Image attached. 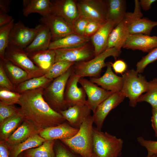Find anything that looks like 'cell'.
Here are the masks:
<instances>
[{"label":"cell","mask_w":157,"mask_h":157,"mask_svg":"<svg viewBox=\"0 0 157 157\" xmlns=\"http://www.w3.org/2000/svg\"><path fill=\"white\" fill-rule=\"evenodd\" d=\"M79 129L64 122L56 126L49 127L40 132L39 134L46 140L67 139L74 135Z\"/></svg>","instance_id":"19"},{"label":"cell","mask_w":157,"mask_h":157,"mask_svg":"<svg viewBox=\"0 0 157 157\" xmlns=\"http://www.w3.org/2000/svg\"><path fill=\"white\" fill-rule=\"evenodd\" d=\"M108 20L112 21L115 27L124 19L126 13V1L124 0H105Z\"/></svg>","instance_id":"25"},{"label":"cell","mask_w":157,"mask_h":157,"mask_svg":"<svg viewBox=\"0 0 157 157\" xmlns=\"http://www.w3.org/2000/svg\"><path fill=\"white\" fill-rule=\"evenodd\" d=\"M39 22L46 25L48 28L51 36V41L76 33L72 25L62 18L51 14L42 17Z\"/></svg>","instance_id":"12"},{"label":"cell","mask_w":157,"mask_h":157,"mask_svg":"<svg viewBox=\"0 0 157 157\" xmlns=\"http://www.w3.org/2000/svg\"><path fill=\"white\" fill-rule=\"evenodd\" d=\"M79 15L89 20L105 24L108 21L105 0L76 1Z\"/></svg>","instance_id":"9"},{"label":"cell","mask_w":157,"mask_h":157,"mask_svg":"<svg viewBox=\"0 0 157 157\" xmlns=\"http://www.w3.org/2000/svg\"><path fill=\"white\" fill-rule=\"evenodd\" d=\"M130 34L124 19L112 30L108 39L106 49L115 48L121 52Z\"/></svg>","instance_id":"23"},{"label":"cell","mask_w":157,"mask_h":157,"mask_svg":"<svg viewBox=\"0 0 157 157\" xmlns=\"http://www.w3.org/2000/svg\"><path fill=\"white\" fill-rule=\"evenodd\" d=\"M51 14L60 17L73 26L75 20L79 16L76 1H51Z\"/></svg>","instance_id":"16"},{"label":"cell","mask_w":157,"mask_h":157,"mask_svg":"<svg viewBox=\"0 0 157 157\" xmlns=\"http://www.w3.org/2000/svg\"><path fill=\"white\" fill-rule=\"evenodd\" d=\"M23 119L21 115L18 113L10 117L0 124V138L6 141L17 129L18 125Z\"/></svg>","instance_id":"33"},{"label":"cell","mask_w":157,"mask_h":157,"mask_svg":"<svg viewBox=\"0 0 157 157\" xmlns=\"http://www.w3.org/2000/svg\"><path fill=\"white\" fill-rule=\"evenodd\" d=\"M55 140H46L38 147L24 151L23 157H55Z\"/></svg>","instance_id":"32"},{"label":"cell","mask_w":157,"mask_h":157,"mask_svg":"<svg viewBox=\"0 0 157 157\" xmlns=\"http://www.w3.org/2000/svg\"><path fill=\"white\" fill-rule=\"evenodd\" d=\"M53 79L47 78L45 75L35 77L25 81L15 86V92L20 94L39 88H44Z\"/></svg>","instance_id":"31"},{"label":"cell","mask_w":157,"mask_h":157,"mask_svg":"<svg viewBox=\"0 0 157 157\" xmlns=\"http://www.w3.org/2000/svg\"><path fill=\"white\" fill-rule=\"evenodd\" d=\"M110 63L115 73L122 75L126 71L127 65L123 60H116L113 63Z\"/></svg>","instance_id":"45"},{"label":"cell","mask_w":157,"mask_h":157,"mask_svg":"<svg viewBox=\"0 0 157 157\" xmlns=\"http://www.w3.org/2000/svg\"><path fill=\"white\" fill-rule=\"evenodd\" d=\"M93 123L90 115L83 122L74 135L60 140L82 157H91L93 153Z\"/></svg>","instance_id":"3"},{"label":"cell","mask_w":157,"mask_h":157,"mask_svg":"<svg viewBox=\"0 0 157 157\" xmlns=\"http://www.w3.org/2000/svg\"><path fill=\"white\" fill-rule=\"evenodd\" d=\"M120 53L115 48L107 49L90 60L76 63L73 66V72L80 78L97 77L102 69L107 66L105 63L106 59L110 56L116 58Z\"/></svg>","instance_id":"5"},{"label":"cell","mask_w":157,"mask_h":157,"mask_svg":"<svg viewBox=\"0 0 157 157\" xmlns=\"http://www.w3.org/2000/svg\"><path fill=\"white\" fill-rule=\"evenodd\" d=\"M0 157H10L8 146L2 141L0 142Z\"/></svg>","instance_id":"50"},{"label":"cell","mask_w":157,"mask_h":157,"mask_svg":"<svg viewBox=\"0 0 157 157\" xmlns=\"http://www.w3.org/2000/svg\"><path fill=\"white\" fill-rule=\"evenodd\" d=\"M141 9L139 1L135 0L133 12H126L124 20L130 34L142 33L150 35L153 28L157 26V21L142 18Z\"/></svg>","instance_id":"8"},{"label":"cell","mask_w":157,"mask_h":157,"mask_svg":"<svg viewBox=\"0 0 157 157\" xmlns=\"http://www.w3.org/2000/svg\"><path fill=\"white\" fill-rule=\"evenodd\" d=\"M0 62L7 76L15 87L30 79L28 74L26 71L6 58L0 59Z\"/></svg>","instance_id":"29"},{"label":"cell","mask_w":157,"mask_h":157,"mask_svg":"<svg viewBox=\"0 0 157 157\" xmlns=\"http://www.w3.org/2000/svg\"><path fill=\"white\" fill-rule=\"evenodd\" d=\"M27 55L37 66L46 73L55 63V53L54 50H40Z\"/></svg>","instance_id":"27"},{"label":"cell","mask_w":157,"mask_h":157,"mask_svg":"<svg viewBox=\"0 0 157 157\" xmlns=\"http://www.w3.org/2000/svg\"><path fill=\"white\" fill-rule=\"evenodd\" d=\"M32 124L25 121L5 141L8 147L18 144L26 140L32 135L39 133Z\"/></svg>","instance_id":"28"},{"label":"cell","mask_w":157,"mask_h":157,"mask_svg":"<svg viewBox=\"0 0 157 157\" xmlns=\"http://www.w3.org/2000/svg\"><path fill=\"white\" fill-rule=\"evenodd\" d=\"M104 24L90 20L86 26L84 35L90 38Z\"/></svg>","instance_id":"43"},{"label":"cell","mask_w":157,"mask_h":157,"mask_svg":"<svg viewBox=\"0 0 157 157\" xmlns=\"http://www.w3.org/2000/svg\"><path fill=\"white\" fill-rule=\"evenodd\" d=\"M13 19L11 16L0 10V27L8 24Z\"/></svg>","instance_id":"46"},{"label":"cell","mask_w":157,"mask_h":157,"mask_svg":"<svg viewBox=\"0 0 157 157\" xmlns=\"http://www.w3.org/2000/svg\"><path fill=\"white\" fill-rule=\"evenodd\" d=\"M123 142L122 139L93 127V151L98 157H118Z\"/></svg>","instance_id":"4"},{"label":"cell","mask_w":157,"mask_h":157,"mask_svg":"<svg viewBox=\"0 0 157 157\" xmlns=\"http://www.w3.org/2000/svg\"><path fill=\"white\" fill-rule=\"evenodd\" d=\"M38 30L35 37L24 51L28 54L32 52L49 49L51 42V36L50 31L46 25L40 24L35 27Z\"/></svg>","instance_id":"21"},{"label":"cell","mask_w":157,"mask_h":157,"mask_svg":"<svg viewBox=\"0 0 157 157\" xmlns=\"http://www.w3.org/2000/svg\"><path fill=\"white\" fill-rule=\"evenodd\" d=\"M143 101L150 104L152 108H157V83L138 99V102Z\"/></svg>","instance_id":"38"},{"label":"cell","mask_w":157,"mask_h":157,"mask_svg":"<svg viewBox=\"0 0 157 157\" xmlns=\"http://www.w3.org/2000/svg\"><path fill=\"white\" fill-rule=\"evenodd\" d=\"M4 58L26 71L30 79L44 75L46 73L34 63L24 49L12 45H8Z\"/></svg>","instance_id":"7"},{"label":"cell","mask_w":157,"mask_h":157,"mask_svg":"<svg viewBox=\"0 0 157 157\" xmlns=\"http://www.w3.org/2000/svg\"><path fill=\"white\" fill-rule=\"evenodd\" d=\"M155 157H157V153L155 154Z\"/></svg>","instance_id":"53"},{"label":"cell","mask_w":157,"mask_h":157,"mask_svg":"<svg viewBox=\"0 0 157 157\" xmlns=\"http://www.w3.org/2000/svg\"><path fill=\"white\" fill-rule=\"evenodd\" d=\"M157 47V36H150L142 33L130 34L123 48L149 52Z\"/></svg>","instance_id":"18"},{"label":"cell","mask_w":157,"mask_h":157,"mask_svg":"<svg viewBox=\"0 0 157 157\" xmlns=\"http://www.w3.org/2000/svg\"><path fill=\"white\" fill-rule=\"evenodd\" d=\"M125 97L121 91L115 92L98 105L92 116L97 129L101 130L104 120L109 113L122 102Z\"/></svg>","instance_id":"14"},{"label":"cell","mask_w":157,"mask_h":157,"mask_svg":"<svg viewBox=\"0 0 157 157\" xmlns=\"http://www.w3.org/2000/svg\"><path fill=\"white\" fill-rule=\"evenodd\" d=\"M90 40V38L74 33L61 39L51 41L48 49L55 50L79 47L88 43Z\"/></svg>","instance_id":"24"},{"label":"cell","mask_w":157,"mask_h":157,"mask_svg":"<svg viewBox=\"0 0 157 157\" xmlns=\"http://www.w3.org/2000/svg\"><path fill=\"white\" fill-rule=\"evenodd\" d=\"M157 60V47L149 52L143 57L136 64V71L139 73L143 72L145 68L149 64Z\"/></svg>","instance_id":"37"},{"label":"cell","mask_w":157,"mask_h":157,"mask_svg":"<svg viewBox=\"0 0 157 157\" xmlns=\"http://www.w3.org/2000/svg\"><path fill=\"white\" fill-rule=\"evenodd\" d=\"M106 70L99 77H91L90 80L103 88L113 92L120 91L123 87V79L115 74L110 62L107 63Z\"/></svg>","instance_id":"17"},{"label":"cell","mask_w":157,"mask_h":157,"mask_svg":"<svg viewBox=\"0 0 157 157\" xmlns=\"http://www.w3.org/2000/svg\"><path fill=\"white\" fill-rule=\"evenodd\" d=\"M78 83L84 90L87 97L85 105L93 113L99 104L114 93L99 87L84 78H80Z\"/></svg>","instance_id":"11"},{"label":"cell","mask_w":157,"mask_h":157,"mask_svg":"<svg viewBox=\"0 0 157 157\" xmlns=\"http://www.w3.org/2000/svg\"><path fill=\"white\" fill-rule=\"evenodd\" d=\"M73 66L63 74L53 79L43 90L44 98L49 102L53 109L58 112L68 108L64 94L67 82L73 71Z\"/></svg>","instance_id":"6"},{"label":"cell","mask_w":157,"mask_h":157,"mask_svg":"<svg viewBox=\"0 0 157 157\" xmlns=\"http://www.w3.org/2000/svg\"><path fill=\"white\" fill-rule=\"evenodd\" d=\"M11 1L10 0H0V10L7 13H9Z\"/></svg>","instance_id":"49"},{"label":"cell","mask_w":157,"mask_h":157,"mask_svg":"<svg viewBox=\"0 0 157 157\" xmlns=\"http://www.w3.org/2000/svg\"><path fill=\"white\" fill-rule=\"evenodd\" d=\"M18 113V109L13 105H8L0 102V124Z\"/></svg>","instance_id":"39"},{"label":"cell","mask_w":157,"mask_h":157,"mask_svg":"<svg viewBox=\"0 0 157 157\" xmlns=\"http://www.w3.org/2000/svg\"><path fill=\"white\" fill-rule=\"evenodd\" d=\"M89 21L87 19L79 15L73 24L75 33L80 35H84L86 26Z\"/></svg>","instance_id":"42"},{"label":"cell","mask_w":157,"mask_h":157,"mask_svg":"<svg viewBox=\"0 0 157 157\" xmlns=\"http://www.w3.org/2000/svg\"><path fill=\"white\" fill-rule=\"evenodd\" d=\"M147 157H155V154L150 156H147Z\"/></svg>","instance_id":"52"},{"label":"cell","mask_w":157,"mask_h":157,"mask_svg":"<svg viewBox=\"0 0 157 157\" xmlns=\"http://www.w3.org/2000/svg\"><path fill=\"white\" fill-rule=\"evenodd\" d=\"M114 27L115 25L113 22L108 20L90 37V40L94 49L95 56L106 49L109 36Z\"/></svg>","instance_id":"22"},{"label":"cell","mask_w":157,"mask_h":157,"mask_svg":"<svg viewBox=\"0 0 157 157\" xmlns=\"http://www.w3.org/2000/svg\"><path fill=\"white\" fill-rule=\"evenodd\" d=\"M38 32L37 28H30L21 21L14 23L12 29L9 44L24 49L33 41Z\"/></svg>","instance_id":"13"},{"label":"cell","mask_w":157,"mask_h":157,"mask_svg":"<svg viewBox=\"0 0 157 157\" xmlns=\"http://www.w3.org/2000/svg\"><path fill=\"white\" fill-rule=\"evenodd\" d=\"M54 50L55 62L64 60L76 63L88 61L93 56H95L94 48L89 43L79 47Z\"/></svg>","instance_id":"10"},{"label":"cell","mask_w":157,"mask_h":157,"mask_svg":"<svg viewBox=\"0 0 157 157\" xmlns=\"http://www.w3.org/2000/svg\"><path fill=\"white\" fill-rule=\"evenodd\" d=\"M0 88L15 91V87L7 76L2 63L0 62Z\"/></svg>","instance_id":"41"},{"label":"cell","mask_w":157,"mask_h":157,"mask_svg":"<svg viewBox=\"0 0 157 157\" xmlns=\"http://www.w3.org/2000/svg\"><path fill=\"white\" fill-rule=\"evenodd\" d=\"M152 113L151 126L155 131V136L157 137V108H152Z\"/></svg>","instance_id":"47"},{"label":"cell","mask_w":157,"mask_h":157,"mask_svg":"<svg viewBox=\"0 0 157 157\" xmlns=\"http://www.w3.org/2000/svg\"><path fill=\"white\" fill-rule=\"evenodd\" d=\"M91 157H98L93 152V153Z\"/></svg>","instance_id":"51"},{"label":"cell","mask_w":157,"mask_h":157,"mask_svg":"<svg viewBox=\"0 0 157 157\" xmlns=\"http://www.w3.org/2000/svg\"><path fill=\"white\" fill-rule=\"evenodd\" d=\"M91 111L85 104L70 106L59 112L70 125L79 129L84 121L90 115Z\"/></svg>","instance_id":"20"},{"label":"cell","mask_w":157,"mask_h":157,"mask_svg":"<svg viewBox=\"0 0 157 157\" xmlns=\"http://www.w3.org/2000/svg\"><path fill=\"white\" fill-rule=\"evenodd\" d=\"M46 140L38 133L34 134L24 141L12 146L8 147L10 157H19L23 152L38 147Z\"/></svg>","instance_id":"30"},{"label":"cell","mask_w":157,"mask_h":157,"mask_svg":"<svg viewBox=\"0 0 157 157\" xmlns=\"http://www.w3.org/2000/svg\"><path fill=\"white\" fill-rule=\"evenodd\" d=\"M44 88H39L21 93L18 103L19 113L23 119L32 124L39 131L49 127L59 125L65 119L45 100Z\"/></svg>","instance_id":"1"},{"label":"cell","mask_w":157,"mask_h":157,"mask_svg":"<svg viewBox=\"0 0 157 157\" xmlns=\"http://www.w3.org/2000/svg\"><path fill=\"white\" fill-rule=\"evenodd\" d=\"M13 19L10 23L0 27V58L5 57V51L9 43L10 33L14 24Z\"/></svg>","instance_id":"35"},{"label":"cell","mask_w":157,"mask_h":157,"mask_svg":"<svg viewBox=\"0 0 157 157\" xmlns=\"http://www.w3.org/2000/svg\"><path fill=\"white\" fill-rule=\"evenodd\" d=\"M80 77L72 72L67 82L64 94V99L68 108L76 105H85L86 95L78 83Z\"/></svg>","instance_id":"15"},{"label":"cell","mask_w":157,"mask_h":157,"mask_svg":"<svg viewBox=\"0 0 157 157\" xmlns=\"http://www.w3.org/2000/svg\"><path fill=\"white\" fill-rule=\"evenodd\" d=\"M136 70L131 69L126 71L122 75L123 85L121 92L129 99V104L135 107L139 98L142 93L147 92L157 83V78L148 82L144 76Z\"/></svg>","instance_id":"2"},{"label":"cell","mask_w":157,"mask_h":157,"mask_svg":"<svg viewBox=\"0 0 157 157\" xmlns=\"http://www.w3.org/2000/svg\"><path fill=\"white\" fill-rule=\"evenodd\" d=\"M23 14L28 17L33 13H38L42 17L51 13V2L49 0H23Z\"/></svg>","instance_id":"26"},{"label":"cell","mask_w":157,"mask_h":157,"mask_svg":"<svg viewBox=\"0 0 157 157\" xmlns=\"http://www.w3.org/2000/svg\"><path fill=\"white\" fill-rule=\"evenodd\" d=\"M156 1V0H140L139 2L141 8L147 11L151 8L152 4Z\"/></svg>","instance_id":"48"},{"label":"cell","mask_w":157,"mask_h":157,"mask_svg":"<svg viewBox=\"0 0 157 157\" xmlns=\"http://www.w3.org/2000/svg\"><path fill=\"white\" fill-rule=\"evenodd\" d=\"M137 140L142 146L147 150V156L155 155L157 153V141L147 140L142 137L137 138Z\"/></svg>","instance_id":"40"},{"label":"cell","mask_w":157,"mask_h":157,"mask_svg":"<svg viewBox=\"0 0 157 157\" xmlns=\"http://www.w3.org/2000/svg\"><path fill=\"white\" fill-rule=\"evenodd\" d=\"M75 63L64 60L55 62L44 75L48 78L53 79L63 74Z\"/></svg>","instance_id":"34"},{"label":"cell","mask_w":157,"mask_h":157,"mask_svg":"<svg viewBox=\"0 0 157 157\" xmlns=\"http://www.w3.org/2000/svg\"><path fill=\"white\" fill-rule=\"evenodd\" d=\"M21 94L15 91L0 88V100L2 102L10 105L17 104Z\"/></svg>","instance_id":"36"},{"label":"cell","mask_w":157,"mask_h":157,"mask_svg":"<svg viewBox=\"0 0 157 157\" xmlns=\"http://www.w3.org/2000/svg\"><path fill=\"white\" fill-rule=\"evenodd\" d=\"M54 150L55 157H78L61 144L56 145Z\"/></svg>","instance_id":"44"}]
</instances>
